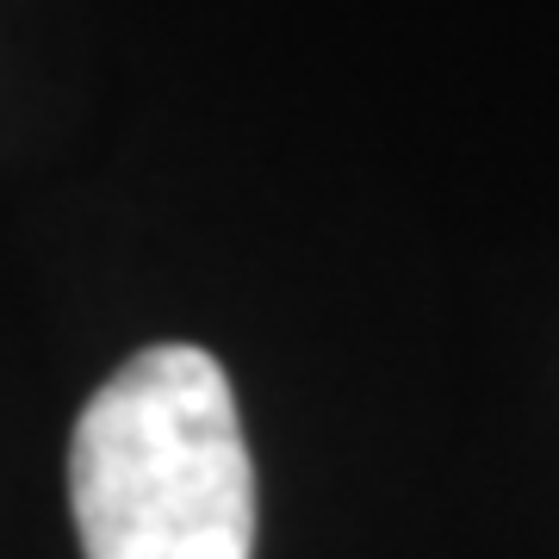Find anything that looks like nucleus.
Segmentation results:
<instances>
[{
	"mask_svg": "<svg viewBox=\"0 0 559 559\" xmlns=\"http://www.w3.org/2000/svg\"><path fill=\"white\" fill-rule=\"evenodd\" d=\"M69 503L87 559L255 554V466L218 360L193 342L124 360L75 423Z\"/></svg>",
	"mask_w": 559,
	"mask_h": 559,
	"instance_id": "1",
	"label": "nucleus"
}]
</instances>
